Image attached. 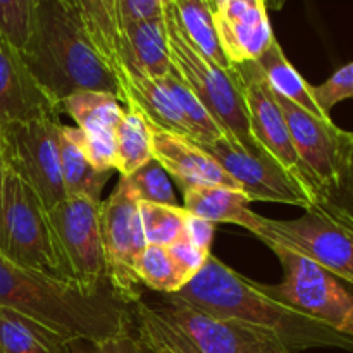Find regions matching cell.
<instances>
[{
    "label": "cell",
    "mask_w": 353,
    "mask_h": 353,
    "mask_svg": "<svg viewBox=\"0 0 353 353\" xmlns=\"http://www.w3.org/2000/svg\"><path fill=\"white\" fill-rule=\"evenodd\" d=\"M174 296L217 319L240 321L271 331L296 353L319 347L353 352V338L268 295L257 281L245 278L212 254Z\"/></svg>",
    "instance_id": "6da1fadb"
},
{
    "label": "cell",
    "mask_w": 353,
    "mask_h": 353,
    "mask_svg": "<svg viewBox=\"0 0 353 353\" xmlns=\"http://www.w3.org/2000/svg\"><path fill=\"white\" fill-rule=\"evenodd\" d=\"M0 307H7L68 341H103L133 331L130 305L112 288L86 293L78 286L19 268L0 255Z\"/></svg>",
    "instance_id": "7a4b0ae2"
},
{
    "label": "cell",
    "mask_w": 353,
    "mask_h": 353,
    "mask_svg": "<svg viewBox=\"0 0 353 353\" xmlns=\"http://www.w3.org/2000/svg\"><path fill=\"white\" fill-rule=\"evenodd\" d=\"M21 55L59 107L79 90L107 92L119 99L116 76L97 50L76 0H38Z\"/></svg>",
    "instance_id": "3957f363"
},
{
    "label": "cell",
    "mask_w": 353,
    "mask_h": 353,
    "mask_svg": "<svg viewBox=\"0 0 353 353\" xmlns=\"http://www.w3.org/2000/svg\"><path fill=\"white\" fill-rule=\"evenodd\" d=\"M133 334L152 353H296L278 334L193 309L174 295L130 305Z\"/></svg>",
    "instance_id": "277c9868"
},
{
    "label": "cell",
    "mask_w": 353,
    "mask_h": 353,
    "mask_svg": "<svg viewBox=\"0 0 353 353\" xmlns=\"http://www.w3.org/2000/svg\"><path fill=\"white\" fill-rule=\"evenodd\" d=\"M0 255L28 271L72 285L48 209L9 169L0 200Z\"/></svg>",
    "instance_id": "5b68a950"
},
{
    "label": "cell",
    "mask_w": 353,
    "mask_h": 353,
    "mask_svg": "<svg viewBox=\"0 0 353 353\" xmlns=\"http://www.w3.org/2000/svg\"><path fill=\"white\" fill-rule=\"evenodd\" d=\"M162 17L168 33L169 57L179 78L195 93L224 133L233 134L248 147L259 145L252 137L247 107L234 68L228 71L221 69L193 47L179 26L171 0L162 3Z\"/></svg>",
    "instance_id": "8992f818"
},
{
    "label": "cell",
    "mask_w": 353,
    "mask_h": 353,
    "mask_svg": "<svg viewBox=\"0 0 353 353\" xmlns=\"http://www.w3.org/2000/svg\"><path fill=\"white\" fill-rule=\"evenodd\" d=\"M255 236L316 262L353 288V223L316 200L296 219H268Z\"/></svg>",
    "instance_id": "52a82bcc"
},
{
    "label": "cell",
    "mask_w": 353,
    "mask_h": 353,
    "mask_svg": "<svg viewBox=\"0 0 353 353\" xmlns=\"http://www.w3.org/2000/svg\"><path fill=\"white\" fill-rule=\"evenodd\" d=\"M281 262L285 278L279 285L259 283L262 292L331 330L353 338V288L303 255L269 245Z\"/></svg>",
    "instance_id": "ba28073f"
},
{
    "label": "cell",
    "mask_w": 353,
    "mask_h": 353,
    "mask_svg": "<svg viewBox=\"0 0 353 353\" xmlns=\"http://www.w3.org/2000/svg\"><path fill=\"white\" fill-rule=\"evenodd\" d=\"M59 131L57 117L0 128L6 169L26 183L48 210L68 199L62 185Z\"/></svg>",
    "instance_id": "9c48e42d"
},
{
    "label": "cell",
    "mask_w": 353,
    "mask_h": 353,
    "mask_svg": "<svg viewBox=\"0 0 353 353\" xmlns=\"http://www.w3.org/2000/svg\"><path fill=\"white\" fill-rule=\"evenodd\" d=\"M196 145L234 179L250 202L259 200L286 203L302 207L303 210L316 202L310 190L286 171L261 145L248 147L228 133L209 143Z\"/></svg>",
    "instance_id": "30bf717a"
},
{
    "label": "cell",
    "mask_w": 353,
    "mask_h": 353,
    "mask_svg": "<svg viewBox=\"0 0 353 353\" xmlns=\"http://www.w3.org/2000/svg\"><path fill=\"white\" fill-rule=\"evenodd\" d=\"M100 231L107 283L121 302L133 305L141 299L137 261L147 241L141 228L140 200L123 176L109 199L100 203Z\"/></svg>",
    "instance_id": "8fae6325"
},
{
    "label": "cell",
    "mask_w": 353,
    "mask_h": 353,
    "mask_svg": "<svg viewBox=\"0 0 353 353\" xmlns=\"http://www.w3.org/2000/svg\"><path fill=\"white\" fill-rule=\"evenodd\" d=\"M100 203L81 196H68L48 210L72 285L86 293L110 288L100 231Z\"/></svg>",
    "instance_id": "7c38bea8"
},
{
    "label": "cell",
    "mask_w": 353,
    "mask_h": 353,
    "mask_svg": "<svg viewBox=\"0 0 353 353\" xmlns=\"http://www.w3.org/2000/svg\"><path fill=\"white\" fill-rule=\"evenodd\" d=\"M247 107L252 137L316 196V185L300 161L274 92L255 61L233 65Z\"/></svg>",
    "instance_id": "4fadbf2b"
},
{
    "label": "cell",
    "mask_w": 353,
    "mask_h": 353,
    "mask_svg": "<svg viewBox=\"0 0 353 353\" xmlns=\"http://www.w3.org/2000/svg\"><path fill=\"white\" fill-rule=\"evenodd\" d=\"M285 116L293 147L316 185V199L333 183L345 130L331 121L319 119L302 107L274 93Z\"/></svg>",
    "instance_id": "5bb4252c"
},
{
    "label": "cell",
    "mask_w": 353,
    "mask_h": 353,
    "mask_svg": "<svg viewBox=\"0 0 353 353\" xmlns=\"http://www.w3.org/2000/svg\"><path fill=\"white\" fill-rule=\"evenodd\" d=\"M61 112L78 123V138L86 157L100 171H114V133L124 109L116 95L79 90L61 102Z\"/></svg>",
    "instance_id": "9a60e30c"
},
{
    "label": "cell",
    "mask_w": 353,
    "mask_h": 353,
    "mask_svg": "<svg viewBox=\"0 0 353 353\" xmlns=\"http://www.w3.org/2000/svg\"><path fill=\"white\" fill-rule=\"evenodd\" d=\"M217 37L231 65L257 61L274 40L264 0H210Z\"/></svg>",
    "instance_id": "2e32d148"
},
{
    "label": "cell",
    "mask_w": 353,
    "mask_h": 353,
    "mask_svg": "<svg viewBox=\"0 0 353 353\" xmlns=\"http://www.w3.org/2000/svg\"><path fill=\"white\" fill-rule=\"evenodd\" d=\"M59 103L41 88L21 50L0 37V128L57 117Z\"/></svg>",
    "instance_id": "e0dca14e"
},
{
    "label": "cell",
    "mask_w": 353,
    "mask_h": 353,
    "mask_svg": "<svg viewBox=\"0 0 353 353\" xmlns=\"http://www.w3.org/2000/svg\"><path fill=\"white\" fill-rule=\"evenodd\" d=\"M148 133L152 159L178 181L181 192L192 186H228L240 190L234 179L193 140L152 126L150 123Z\"/></svg>",
    "instance_id": "ac0fdd59"
},
{
    "label": "cell",
    "mask_w": 353,
    "mask_h": 353,
    "mask_svg": "<svg viewBox=\"0 0 353 353\" xmlns=\"http://www.w3.org/2000/svg\"><path fill=\"white\" fill-rule=\"evenodd\" d=\"M116 79L119 85V100L126 103V107L137 109L152 126L192 140V130L181 110L157 79L134 69H123Z\"/></svg>",
    "instance_id": "d6986e66"
},
{
    "label": "cell",
    "mask_w": 353,
    "mask_h": 353,
    "mask_svg": "<svg viewBox=\"0 0 353 353\" xmlns=\"http://www.w3.org/2000/svg\"><path fill=\"white\" fill-rule=\"evenodd\" d=\"M119 57L123 69H134L154 79L164 78L171 71L172 62L162 14L121 26Z\"/></svg>",
    "instance_id": "ffe728a7"
},
{
    "label": "cell",
    "mask_w": 353,
    "mask_h": 353,
    "mask_svg": "<svg viewBox=\"0 0 353 353\" xmlns=\"http://www.w3.org/2000/svg\"><path fill=\"white\" fill-rule=\"evenodd\" d=\"M250 199L241 190L228 186H192L183 190V209L210 223H228L255 234L262 216L250 209Z\"/></svg>",
    "instance_id": "44dd1931"
},
{
    "label": "cell",
    "mask_w": 353,
    "mask_h": 353,
    "mask_svg": "<svg viewBox=\"0 0 353 353\" xmlns=\"http://www.w3.org/2000/svg\"><path fill=\"white\" fill-rule=\"evenodd\" d=\"M59 155L65 196H81L92 202H100L103 186L109 181L112 171H100L90 162L79 143L78 128L61 124Z\"/></svg>",
    "instance_id": "7402d4cb"
},
{
    "label": "cell",
    "mask_w": 353,
    "mask_h": 353,
    "mask_svg": "<svg viewBox=\"0 0 353 353\" xmlns=\"http://www.w3.org/2000/svg\"><path fill=\"white\" fill-rule=\"evenodd\" d=\"M255 62H257L259 68L264 72L265 81L269 83L272 92L278 93L283 99L293 102L295 105L302 107V109H305L307 112L319 117V119L331 121V117L326 116L319 109L316 100H314L312 85H309L303 79V76L293 68V64L286 59L285 52H283L281 45L278 43L276 38L271 41L268 50Z\"/></svg>",
    "instance_id": "603a6c76"
},
{
    "label": "cell",
    "mask_w": 353,
    "mask_h": 353,
    "mask_svg": "<svg viewBox=\"0 0 353 353\" xmlns=\"http://www.w3.org/2000/svg\"><path fill=\"white\" fill-rule=\"evenodd\" d=\"M2 353H68V340L7 307H0Z\"/></svg>",
    "instance_id": "cb8c5ba5"
},
{
    "label": "cell",
    "mask_w": 353,
    "mask_h": 353,
    "mask_svg": "<svg viewBox=\"0 0 353 353\" xmlns=\"http://www.w3.org/2000/svg\"><path fill=\"white\" fill-rule=\"evenodd\" d=\"M171 3L183 33L193 47L221 69L233 68L221 47L210 0H171Z\"/></svg>",
    "instance_id": "d4e9b609"
},
{
    "label": "cell",
    "mask_w": 353,
    "mask_h": 353,
    "mask_svg": "<svg viewBox=\"0 0 353 353\" xmlns=\"http://www.w3.org/2000/svg\"><path fill=\"white\" fill-rule=\"evenodd\" d=\"M76 3L97 50L117 78L123 71V62L119 57L121 24L117 0H76Z\"/></svg>",
    "instance_id": "484cf974"
},
{
    "label": "cell",
    "mask_w": 353,
    "mask_h": 353,
    "mask_svg": "<svg viewBox=\"0 0 353 353\" xmlns=\"http://www.w3.org/2000/svg\"><path fill=\"white\" fill-rule=\"evenodd\" d=\"M114 169L121 176H130L152 159L148 123L137 109L126 107L114 133Z\"/></svg>",
    "instance_id": "4316f807"
},
{
    "label": "cell",
    "mask_w": 353,
    "mask_h": 353,
    "mask_svg": "<svg viewBox=\"0 0 353 353\" xmlns=\"http://www.w3.org/2000/svg\"><path fill=\"white\" fill-rule=\"evenodd\" d=\"M162 86L169 92L176 105L181 110L183 117L188 123L190 130H192V140L196 143H209L216 138L223 137L224 130L217 124V121L210 116L209 110L203 107V103L196 99L195 93L188 88L185 81L179 78L174 68L164 76V78L157 79Z\"/></svg>",
    "instance_id": "83f0119b"
},
{
    "label": "cell",
    "mask_w": 353,
    "mask_h": 353,
    "mask_svg": "<svg viewBox=\"0 0 353 353\" xmlns=\"http://www.w3.org/2000/svg\"><path fill=\"white\" fill-rule=\"evenodd\" d=\"M137 276L141 286L161 295H174L185 286L168 248L147 245L137 261Z\"/></svg>",
    "instance_id": "f1b7e54d"
},
{
    "label": "cell",
    "mask_w": 353,
    "mask_h": 353,
    "mask_svg": "<svg viewBox=\"0 0 353 353\" xmlns=\"http://www.w3.org/2000/svg\"><path fill=\"white\" fill-rule=\"evenodd\" d=\"M327 209L353 223V131H345L338 157L336 176L326 190L317 195Z\"/></svg>",
    "instance_id": "f546056e"
},
{
    "label": "cell",
    "mask_w": 353,
    "mask_h": 353,
    "mask_svg": "<svg viewBox=\"0 0 353 353\" xmlns=\"http://www.w3.org/2000/svg\"><path fill=\"white\" fill-rule=\"evenodd\" d=\"M188 212L179 207L162 203L140 202V219L147 245L168 247L185 231Z\"/></svg>",
    "instance_id": "4dcf8cb0"
},
{
    "label": "cell",
    "mask_w": 353,
    "mask_h": 353,
    "mask_svg": "<svg viewBox=\"0 0 353 353\" xmlns=\"http://www.w3.org/2000/svg\"><path fill=\"white\" fill-rule=\"evenodd\" d=\"M124 179H126L130 188L133 190V193L140 202L179 207L169 174L162 169V165L155 159H150L147 164L138 168L137 171L131 172Z\"/></svg>",
    "instance_id": "1f68e13d"
},
{
    "label": "cell",
    "mask_w": 353,
    "mask_h": 353,
    "mask_svg": "<svg viewBox=\"0 0 353 353\" xmlns=\"http://www.w3.org/2000/svg\"><path fill=\"white\" fill-rule=\"evenodd\" d=\"M38 0H0V37L23 50L33 26Z\"/></svg>",
    "instance_id": "d6a6232c"
},
{
    "label": "cell",
    "mask_w": 353,
    "mask_h": 353,
    "mask_svg": "<svg viewBox=\"0 0 353 353\" xmlns=\"http://www.w3.org/2000/svg\"><path fill=\"white\" fill-rule=\"evenodd\" d=\"M312 95L319 109L331 117V110L343 100L353 99V62L341 65L321 85L312 86Z\"/></svg>",
    "instance_id": "836d02e7"
},
{
    "label": "cell",
    "mask_w": 353,
    "mask_h": 353,
    "mask_svg": "<svg viewBox=\"0 0 353 353\" xmlns=\"http://www.w3.org/2000/svg\"><path fill=\"white\" fill-rule=\"evenodd\" d=\"M165 248H168L169 255H171L172 262H174L185 285L190 279L195 278L196 272L203 268V264H205L210 255V252H205L196 247V245H193L185 234H181L178 240L172 241Z\"/></svg>",
    "instance_id": "e575fe53"
},
{
    "label": "cell",
    "mask_w": 353,
    "mask_h": 353,
    "mask_svg": "<svg viewBox=\"0 0 353 353\" xmlns=\"http://www.w3.org/2000/svg\"><path fill=\"white\" fill-rule=\"evenodd\" d=\"M68 353H152L133 334V331L123 336L103 341L71 340L68 341Z\"/></svg>",
    "instance_id": "d590c367"
},
{
    "label": "cell",
    "mask_w": 353,
    "mask_h": 353,
    "mask_svg": "<svg viewBox=\"0 0 353 353\" xmlns=\"http://www.w3.org/2000/svg\"><path fill=\"white\" fill-rule=\"evenodd\" d=\"M117 14L119 24L124 26L133 21L161 16L162 3L161 0H117Z\"/></svg>",
    "instance_id": "8d00e7d4"
},
{
    "label": "cell",
    "mask_w": 353,
    "mask_h": 353,
    "mask_svg": "<svg viewBox=\"0 0 353 353\" xmlns=\"http://www.w3.org/2000/svg\"><path fill=\"white\" fill-rule=\"evenodd\" d=\"M183 234H185L193 245H196V247L202 248V250L210 252L214 240V223L188 214Z\"/></svg>",
    "instance_id": "74e56055"
},
{
    "label": "cell",
    "mask_w": 353,
    "mask_h": 353,
    "mask_svg": "<svg viewBox=\"0 0 353 353\" xmlns=\"http://www.w3.org/2000/svg\"><path fill=\"white\" fill-rule=\"evenodd\" d=\"M3 179H6V162H3V155H2V145H0V200H2Z\"/></svg>",
    "instance_id": "f35d334b"
},
{
    "label": "cell",
    "mask_w": 353,
    "mask_h": 353,
    "mask_svg": "<svg viewBox=\"0 0 353 353\" xmlns=\"http://www.w3.org/2000/svg\"><path fill=\"white\" fill-rule=\"evenodd\" d=\"M265 6H268V9H272V10H279L286 3V0H264Z\"/></svg>",
    "instance_id": "ab89813d"
},
{
    "label": "cell",
    "mask_w": 353,
    "mask_h": 353,
    "mask_svg": "<svg viewBox=\"0 0 353 353\" xmlns=\"http://www.w3.org/2000/svg\"><path fill=\"white\" fill-rule=\"evenodd\" d=\"M164 2H168V0H161V3H164Z\"/></svg>",
    "instance_id": "60d3db41"
},
{
    "label": "cell",
    "mask_w": 353,
    "mask_h": 353,
    "mask_svg": "<svg viewBox=\"0 0 353 353\" xmlns=\"http://www.w3.org/2000/svg\"><path fill=\"white\" fill-rule=\"evenodd\" d=\"M0 353H2V348H0Z\"/></svg>",
    "instance_id": "b9f144b4"
}]
</instances>
